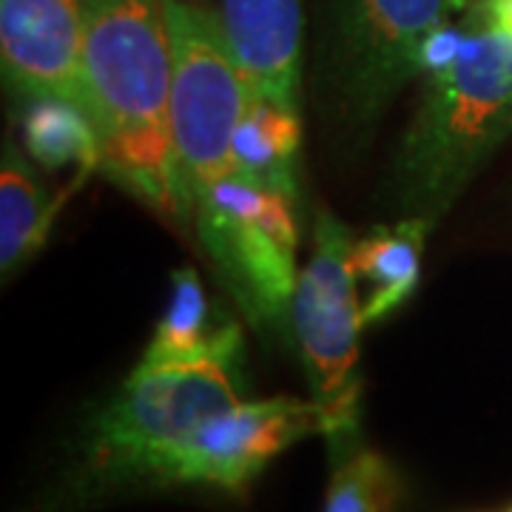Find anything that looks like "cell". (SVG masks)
Instances as JSON below:
<instances>
[{"label": "cell", "instance_id": "7c38bea8", "mask_svg": "<svg viewBox=\"0 0 512 512\" xmlns=\"http://www.w3.org/2000/svg\"><path fill=\"white\" fill-rule=\"evenodd\" d=\"M302 120L296 106L251 94L234 134V171L259 188L296 200Z\"/></svg>", "mask_w": 512, "mask_h": 512}, {"label": "cell", "instance_id": "277c9868", "mask_svg": "<svg viewBox=\"0 0 512 512\" xmlns=\"http://www.w3.org/2000/svg\"><path fill=\"white\" fill-rule=\"evenodd\" d=\"M353 237L345 222L319 211L308 265L299 271L291 328L302 353L311 402L322 416L328 456L362 439L359 336L365 328L359 285L350 268Z\"/></svg>", "mask_w": 512, "mask_h": 512}, {"label": "cell", "instance_id": "8992f818", "mask_svg": "<svg viewBox=\"0 0 512 512\" xmlns=\"http://www.w3.org/2000/svg\"><path fill=\"white\" fill-rule=\"evenodd\" d=\"M293 202L239 177L237 171L191 202L205 254L259 325H279L293 305L299 282V228Z\"/></svg>", "mask_w": 512, "mask_h": 512}, {"label": "cell", "instance_id": "5bb4252c", "mask_svg": "<svg viewBox=\"0 0 512 512\" xmlns=\"http://www.w3.org/2000/svg\"><path fill=\"white\" fill-rule=\"evenodd\" d=\"M242 342L237 322L214 325L208 293L194 268H177L171 274V296L154 328L140 362H174L197 359Z\"/></svg>", "mask_w": 512, "mask_h": 512}, {"label": "cell", "instance_id": "ba28073f", "mask_svg": "<svg viewBox=\"0 0 512 512\" xmlns=\"http://www.w3.org/2000/svg\"><path fill=\"white\" fill-rule=\"evenodd\" d=\"M308 436H322V416L311 399H242L202 424L177 458L168 487L242 495L276 456Z\"/></svg>", "mask_w": 512, "mask_h": 512}, {"label": "cell", "instance_id": "4fadbf2b", "mask_svg": "<svg viewBox=\"0 0 512 512\" xmlns=\"http://www.w3.org/2000/svg\"><path fill=\"white\" fill-rule=\"evenodd\" d=\"M60 205L63 200L49 197L35 177L29 154L6 143L0 163V268L6 279L43 248Z\"/></svg>", "mask_w": 512, "mask_h": 512}, {"label": "cell", "instance_id": "3957f363", "mask_svg": "<svg viewBox=\"0 0 512 512\" xmlns=\"http://www.w3.org/2000/svg\"><path fill=\"white\" fill-rule=\"evenodd\" d=\"M512 134V37L484 0L470 9V37L427 92L404 134L396 188L407 214L439 220L495 148Z\"/></svg>", "mask_w": 512, "mask_h": 512}, {"label": "cell", "instance_id": "9c48e42d", "mask_svg": "<svg viewBox=\"0 0 512 512\" xmlns=\"http://www.w3.org/2000/svg\"><path fill=\"white\" fill-rule=\"evenodd\" d=\"M86 23L80 0H0V63L23 97H63L86 109Z\"/></svg>", "mask_w": 512, "mask_h": 512}, {"label": "cell", "instance_id": "5b68a950", "mask_svg": "<svg viewBox=\"0 0 512 512\" xmlns=\"http://www.w3.org/2000/svg\"><path fill=\"white\" fill-rule=\"evenodd\" d=\"M174 49L171 143L188 205L234 174V134L251 86L228 52L220 20L191 0H165Z\"/></svg>", "mask_w": 512, "mask_h": 512}, {"label": "cell", "instance_id": "d6986e66", "mask_svg": "<svg viewBox=\"0 0 512 512\" xmlns=\"http://www.w3.org/2000/svg\"><path fill=\"white\" fill-rule=\"evenodd\" d=\"M510 512H512V510H510Z\"/></svg>", "mask_w": 512, "mask_h": 512}, {"label": "cell", "instance_id": "52a82bcc", "mask_svg": "<svg viewBox=\"0 0 512 512\" xmlns=\"http://www.w3.org/2000/svg\"><path fill=\"white\" fill-rule=\"evenodd\" d=\"M476 0H336L333 77L350 123H370L410 77L424 35Z\"/></svg>", "mask_w": 512, "mask_h": 512}, {"label": "cell", "instance_id": "8fae6325", "mask_svg": "<svg viewBox=\"0 0 512 512\" xmlns=\"http://www.w3.org/2000/svg\"><path fill=\"white\" fill-rule=\"evenodd\" d=\"M433 220L407 214L393 225H376L353 239L350 268L362 288V319L376 325L399 311L416 293L421 279V251Z\"/></svg>", "mask_w": 512, "mask_h": 512}, {"label": "cell", "instance_id": "2e32d148", "mask_svg": "<svg viewBox=\"0 0 512 512\" xmlns=\"http://www.w3.org/2000/svg\"><path fill=\"white\" fill-rule=\"evenodd\" d=\"M399 495L402 484L396 467L362 439L330 453V481L322 512H396Z\"/></svg>", "mask_w": 512, "mask_h": 512}, {"label": "cell", "instance_id": "ac0fdd59", "mask_svg": "<svg viewBox=\"0 0 512 512\" xmlns=\"http://www.w3.org/2000/svg\"><path fill=\"white\" fill-rule=\"evenodd\" d=\"M487 12L493 23L504 32V35L512 37V0H484Z\"/></svg>", "mask_w": 512, "mask_h": 512}, {"label": "cell", "instance_id": "7a4b0ae2", "mask_svg": "<svg viewBox=\"0 0 512 512\" xmlns=\"http://www.w3.org/2000/svg\"><path fill=\"white\" fill-rule=\"evenodd\" d=\"M242 342L174 362H140L89 424L69 493L74 501L163 490L205 421L242 402Z\"/></svg>", "mask_w": 512, "mask_h": 512}, {"label": "cell", "instance_id": "6da1fadb", "mask_svg": "<svg viewBox=\"0 0 512 512\" xmlns=\"http://www.w3.org/2000/svg\"><path fill=\"white\" fill-rule=\"evenodd\" d=\"M86 23V111L103 171L123 191L180 222L191 217L171 143L174 49L165 0H80Z\"/></svg>", "mask_w": 512, "mask_h": 512}, {"label": "cell", "instance_id": "30bf717a", "mask_svg": "<svg viewBox=\"0 0 512 512\" xmlns=\"http://www.w3.org/2000/svg\"><path fill=\"white\" fill-rule=\"evenodd\" d=\"M217 20L251 94L299 109L302 0H220Z\"/></svg>", "mask_w": 512, "mask_h": 512}, {"label": "cell", "instance_id": "e0dca14e", "mask_svg": "<svg viewBox=\"0 0 512 512\" xmlns=\"http://www.w3.org/2000/svg\"><path fill=\"white\" fill-rule=\"evenodd\" d=\"M473 9V6H470ZM470 9L461 12L456 18L441 20L439 26H433L419 46V57H416V66L419 74L424 77H433V74L447 72L453 63H456L461 52H464V43L470 37Z\"/></svg>", "mask_w": 512, "mask_h": 512}, {"label": "cell", "instance_id": "9a60e30c", "mask_svg": "<svg viewBox=\"0 0 512 512\" xmlns=\"http://www.w3.org/2000/svg\"><path fill=\"white\" fill-rule=\"evenodd\" d=\"M23 146L29 160L46 171H60L74 165L80 174L103 168L100 134L89 111L63 97H26L23 106Z\"/></svg>", "mask_w": 512, "mask_h": 512}]
</instances>
